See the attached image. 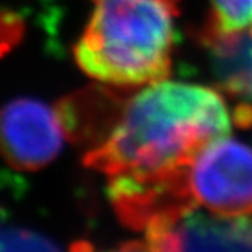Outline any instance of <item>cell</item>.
Instances as JSON below:
<instances>
[{
	"label": "cell",
	"mask_w": 252,
	"mask_h": 252,
	"mask_svg": "<svg viewBox=\"0 0 252 252\" xmlns=\"http://www.w3.org/2000/svg\"><path fill=\"white\" fill-rule=\"evenodd\" d=\"M251 120L252 108L232 111L216 90L166 78L138 87L119 102L84 164L108 176L119 208L164 186L197 149Z\"/></svg>",
	"instance_id": "obj_1"
},
{
	"label": "cell",
	"mask_w": 252,
	"mask_h": 252,
	"mask_svg": "<svg viewBox=\"0 0 252 252\" xmlns=\"http://www.w3.org/2000/svg\"><path fill=\"white\" fill-rule=\"evenodd\" d=\"M75 44L78 67L116 88H138L170 73L178 0H92Z\"/></svg>",
	"instance_id": "obj_2"
},
{
	"label": "cell",
	"mask_w": 252,
	"mask_h": 252,
	"mask_svg": "<svg viewBox=\"0 0 252 252\" xmlns=\"http://www.w3.org/2000/svg\"><path fill=\"white\" fill-rule=\"evenodd\" d=\"M176 183L189 207L248 219L252 214V145L231 134L214 138L191 155Z\"/></svg>",
	"instance_id": "obj_3"
},
{
	"label": "cell",
	"mask_w": 252,
	"mask_h": 252,
	"mask_svg": "<svg viewBox=\"0 0 252 252\" xmlns=\"http://www.w3.org/2000/svg\"><path fill=\"white\" fill-rule=\"evenodd\" d=\"M67 140L55 106L15 99L0 108V157L19 170H40L55 159Z\"/></svg>",
	"instance_id": "obj_4"
},
{
	"label": "cell",
	"mask_w": 252,
	"mask_h": 252,
	"mask_svg": "<svg viewBox=\"0 0 252 252\" xmlns=\"http://www.w3.org/2000/svg\"><path fill=\"white\" fill-rule=\"evenodd\" d=\"M178 252H252V225L204 210H186L176 218Z\"/></svg>",
	"instance_id": "obj_5"
},
{
	"label": "cell",
	"mask_w": 252,
	"mask_h": 252,
	"mask_svg": "<svg viewBox=\"0 0 252 252\" xmlns=\"http://www.w3.org/2000/svg\"><path fill=\"white\" fill-rule=\"evenodd\" d=\"M228 92L252 97V32L211 43Z\"/></svg>",
	"instance_id": "obj_6"
},
{
	"label": "cell",
	"mask_w": 252,
	"mask_h": 252,
	"mask_svg": "<svg viewBox=\"0 0 252 252\" xmlns=\"http://www.w3.org/2000/svg\"><path fill=\"white\" fill-rule=\"evenodd\" d=\"M207 43L252 32V0H210Z\"/></svg>",
	"instance_id": "obj_7"
},
{
	"label": "cell",
	"mask_w": 252,
	"mask_h": 252,
	"mask_svg": "<svg viewBox=\"0 0 252 252\" xmlns=\"http://www.w3.org/2000/svg\"><path fill=\"white\" fill-rule=\"evenodd\" d=\"M25 35V22L15 12H0V58L19 44Z\"/></svg>",
	"instance_id": "obj_8"
},
{
	"label": "cell",
	"mask_w": 252,
	"mask_h": 252,
	"mask_svg": "<svg viewBox=\"0 0 252 252\" xmlns=\"http://www.w3.org/2000/svg\"><path fill=\"white\" fill-rule=\"evenodd\" d=\"M70 252H154V249L146 240L126 243L111 249H96L93 245H90L87 242H78L70 248Z\"/></svg>",
	"instance_id": "obj_9"
}]
</instances>
